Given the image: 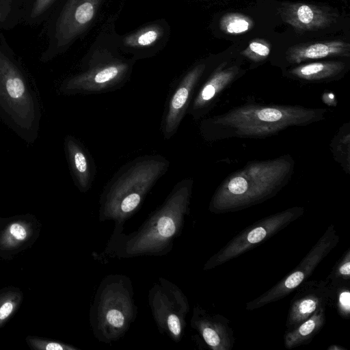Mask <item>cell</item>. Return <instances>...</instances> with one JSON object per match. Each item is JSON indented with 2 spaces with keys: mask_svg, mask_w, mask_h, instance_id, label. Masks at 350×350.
Returning <instances> with one entry per match:
<instances>
[{
  "mask_svg": "<svg viewBox=\"0 0 350 350\" xmlns=\"http://www.w3.org/2000/svg\"><path fill=\"white\" fill-rule=\"evenodd\" d=\"M193 185L190 178L178 182L136 231L126 234L123 228H115L107 252L118 258L163 256L170 253L189 214Z\"/></svg>",
  "mask_w": 350,
  "mask_h": 350,
  "instance_id": "obj_1",
  "label": "cell"
},
{
  "mask_svg": "<svg viewBox=\"0 0 350 350\" xmlns=\"http://www.w3.org/2000/svg\"><path fill=\"white\" fill-rule=\"evenodd\" d=\"M327 112L325 108L301 105L248 103L220 115L203 118L199 129L207 142L232 137L263 139L289 127L321 121Z\"/></svg>",
  "mask_w": 350,
  "mask_h": 350,
  "instance_id": "obj_2",
  "label": "cell"
},
{
  "mask_svg": "<svg viewBox=\"0 0 350 350\" xmlns=\"http://www.w3.org/2000/svg\"><path fill=\"white\" fill-rule=\"evenodd\" d=\"M120 11L109 17L81 59L79 70L64 79L63 95L97 94L122 88L131 77L136 61L122 53L114 38Z\"/></svg>",
  "mask_w": 350,
  "mask_h": 350,
  "instance_id": "obj_3",
  "label": "cell"
},
{
  "mask_svg": "<svg viewBox=\"0 0 350 350\" xmlns=\"http://www.w3.org/2000/svg\"><path fill=\"white\" fill-rule=\"evenodd\" d=\"M295 164L289 154L248 162L217 187L210 200L209 211L215 214L235 212L272 198L291 179Z\"/></svg>",
  "mask_w": 350,
  "mask_h": 350,
  "instance_id": "obj_4",
  "label": "cell"
},
{
  "mask_svg": "<svg viewBox=\"0 0 350 350\" xmlns=\"http://www.w3.org/2000/svg\"><path fill=\"white\" fill-rule=\"evenodd\" d=\"M169 166L170 161L160 154L139 156L121 166L100 195L99 220L113 221L116 228H123Z\"/></svg>",
  "mask_w": 350,
  "mask_h": 350,
  "instance_id": "obj_5",
  "label": "cell"
},
{
  "mask_svg": "<svg viewBox=\"0 0 350 350\" xmlns=\"http://www.w3.org/2000/svg\"><path fill=\"white\" fill-rule=\"evenodd\" d=\"M42 107L36 88L22 68L0 51V120L21 139L39 136Z\"/></svg>",
  "mask_w": 350,
  "mask_h": 350,
  "instance_id": "obj_6",
  "label": "cell"
},
{
  "mask_svg": "<svg viewBox=\"0 0 350 350\" xmlns=\"http://www.w3.org/2000/svg\"><path fill=\"white\" fill-rule=\"evenodd\" d=\"M137 314L131 279L111 273L100 281L90 306L89 319L92 333L99 342L111 344L127 333Z\"/></svg>",
  "mask_w": 350,
  "mask_h": 350,
  "instance_id": "obj_7",
  "label": "cell"
},
{
  "mask_svg": "<svg viewBox=\"0 0 350 350\" xmlns=\"http://www.w3.org/2000/svg\"><path fill=\"white\" fill-rule=\"evenodd\" d=\"M304 211L305 209L302 206H293L253 223L211 256L205 262L203 270L214 269L268 240L299 218Z\"/></svg>",
  "mask_w": 350,
  "mask_h": 350,
  "instance_id": "obj_8",
  "label": "cell"
},
{
  "mask_svg": "<svg viewBox=\"0 0 350 350\" xmlns=\"http://www.w3.org/2000/svg\"><path fill=\"white\" fill-rule=\"evenodd\" d=\"M148 305L159 332L175 342H180L185 334L189 300L176 284L159 278L148 291Z\"/></svg>",
  "mask_w": 350,
  "mask_h": 350,
  "instance_id": "obj_9",
  "label": "cell"
},
{
  "mask_svg": "<svg viewBox=\"0 0 350 350\" xmlns=\"http://www.w3.org/2000/svg\"><path fill=\"white\" fill-rule=\"evenodd\" d=\"M338 242L339 236L334 226L331 224L295 268L271 288L247 303L245 309L254 310L286 297L308 280Z\"/></svg>",
  "mask_w": 350,
  "mask_h": 350,
  "instance_id": "obj_10",
  "label": "cell"
},
{
  "mask_svg": "<svg viewBox=\"0 0 350 350\" xmlns=\"http://www.w3.org/2000/svg\"><path fill=\"white\" fill-rule=\"evenodd\" d=\"M109 0H64L56 18L51 57L65 52L96 24Z\"/></svg>",
  "mask_w": 350,
  "mask_h": 350,
  "instance_id": "obj_11",
  "label": "cell"
},
{
  "mask_svg": "<svg viewBox=\"0 0 350 350\" xmlns=\"http://www.w3.org/2000/svg\"><path fill=\"white\" fill-rule=\"evenodd\" d=\"M207 67L204 61L195 64L171 86L161 122L165 139H170L176 133Z\"/></svg>",
  "mask_w": 350,
  "mask_h": 350,
  "instance_id": "obj_12",
  "label": "cell"
},
{
  "mask_svg": "<svg viewBox=\"0 0 350 350\" xmlns=\"http://www.w3.org/2000/svg\"><path fill=\"white\" fill-rule=\"evenodd\" d=\"M170 36V27L164 18L148 22L123 35L114 31L120 51L136 62L158 54L166 46Z\"/></svg>",
  "mask_w": 350,
  "mask_h": 350,
  "instance_id": "obj_13",
  "label": "cell"
},
{
  "mask_svg": "<svg viewBox=\"0 0 350 350\" xmlns=\"http://www.w3.org/2000/svg\"><path fill=\"white\" fill-rule=\"evenodd\" d=\"M208 67L195 91L187 111L195 120L206 116L224 90L243 73L239 66L228 64L227 62L221 64L209 73Z\"/></svg>",
  "mask_w": 350,
  "mask_h": 350,
  "instance_id": "obj_14",
  "label": "cell"
},
{
  "mask_svg": "<svg viewBox=\"0 0 350 350\" xmlns=\"http://www.w3.org/2000/svg\"><path fill=\"white\" fill-rule=\"evenodd\" d=\"M295 290L288 311L286 329L295 327L320 308L332 305L333 287L327 279L306 280Z\"/></svg>",
  "mask_w": 350,
  "mask_h": 350,
  "instance_id": "obj_15",
  "label": "cell"
},
{
  "mask_svg": "<svg viewBox=\"0 0 350 350\" xmlns=\"http://www.w3.org/2000/svg\"><path fill=\"white\" fill-rule=\"evenodd\" d=\"M230 323L223 315L211 313L199 305L193 307L190 320L191 327L212 350H231L233 348L236 339Z\"/></svg>",
  "mask_w": 350,
  "mask_h": 350,
  "instance_id": "obj_16",
  "label": "cell"
},
{
  "mask_svg": "<svg viewBox=\"0 0 350 350\" xmlns=\"http://www.w3.org/2000/svg\"><path fill=\"white\" fill-rule=\"evenodd\" d=\"M64 148L75 186L81 192H88L92 187L96 174L93 157L84 144L71 135L65 137Z\"/></svg>",
  "mask_w": 350,
  "mask_h": 350,
  "instance_id": "obj_17",
  "label": "cell"
},
{
  "mask_svg": "<svg viewBox=\"0 0 350 350\" xmlns=\"http://www.w3.org/2000/svg\"><path fill=\"white\" fill-rule=\"evenodd\" d=\"M283 20L297 29L314 30L329 26L336 16L323 8L304 3H291L281 11Z\"/></svg>",
  "mask_w": 350,
  "mask_h": 350,
  "instance_id": "obj_18",
  "label": "cell"
},
{
  "mask_svg": "<svg viewBox=\"0 0 350 350\" xmlns=\"http://www.w3.org/2000/svg\"><path fill=\"white\" fill-rule=\"evenodd\" d=\"M346 69L347 65L342 62H317L295 66L285 74L289 78L301 82L322 83L340 79Z\"/></svg>",
  "mask_w": 350,
  "mask_h": 350,
  "instance_id": "obj_19",
  "label": "cell"
},
{
  "mask_svg": "<svg viewBox=\"0 0 350 350\" xmlns=\"http://www.w3.org/2000/svg\"><path fill=\"white\" fill-rule=\"evenodd\" d=\"M334 56L349 57V44L338 40L300 44L289 48L285 59L289 65H295L308 60Z\"/></svg>",
  "mask_w": 350,
  "mask_h": 350,
  "instance_id": "obj_20",
  "label": "cell"
},
{
  "mask_svg": "<svg viewBox=\"0 0 350 350\" xmlns=\"http://www.w3.org/2000/svg\"><path fill=\"white\" fill-rule=\"evenodd\" d=\"M325 308H321L295 327L286 329L284 345L287 349L307 345L321 330L325 323Z\"/></svg>",
  "mask_w": 350,
  "mask_h": 350,
  "instance_id": "obj_21",
  "label": "cell"
},
{
  "mask_svg": "<svg viewBox=\"0 0 350 350\" xmlns=\"http://www.w3.org/2000/svg\"><path fill=\"white\" fill-rule=\"evenodd\" d=\"M333 157L344 170L350 172V124H344L335 135L330 144Z\"/></svg>",
  "mask_w": 350,
  "mask_h": 350,
  "instance_id": "obj_22",
  "label": "cell"
},
{
  "mask_svg": "<svg viewBox=\"0 0 350 350\" xmlns=\"http://www.w3.org/2000/svg\"><path fill=\"white\" fill-rule=\"evenodd\" d=\"M31 232L30 226L18 221L10 224L3 232L0 237V246L3 249H12L25 241Z\"/></svg>",
  "mask_w": 350,
  "mask_h": 350,
  "instance_id": "obj_23",
  "label": "cell"
},
{
  "mask_svg": "<svg viewBox=\"0 0 350 350\" xmlns=\"http://www.w3.org/2000/svg\"><path fill=\"white\" fill-rule=\"evenodd\" d=\"M332 286L333 287L332 306L336 309L342 319H349L350 318L349 282H340Z\"/></svg>",
  "mask_w": 350,
  "mask_h": 350,
  "instance_id": "obj_24",
  "label": "cell"
},
{
  "mask_svg": "<svg viewBox=\"0 0 350 350\" xmlns=\"http://www.w3.org/2000/svg\"><path fill=\"white\" fill-rule=\"evenodd\" d=\"M252 27V21L240 14H228L220 21L221 29L230 34H239L247 31Z\"/></svg>",
  "mask_w": 350,
  "mask_h": 350,
  "instance_id": "obj_25",
  "label": "cell"
},
{
  "mask_svg": "<svg viewBox=\"0 0 350 350\" xmlns=\"http://www.w3.org/2000/svg\"><path fill=\"white\" fill-rule=\"evenodd\" d=\"M23 295L19 291H8L0 295V327L18 308Z\"/></svg>",
  "mask_w": 350,
  "mask_h": 350,
  "instance_id": "obj_26",
  "label": "cell"
},
{
  "mask_svg": "<svg viewBox=\"0 0 350 350\" xmlns=\"http://www.w3.org/2000/svg\"><path fill=\"white\" fill-rule=\"evenodd\" d=\"M326 279L328 280L332 284L340 282H349L350 247L343 253Z\"/></svg>",
  "mask_w": 350,
  "mask_h": 350,
  "instance_id": "obj_27",
  "label": "cell"
},
{
  "mask_svg": "<svg viewBox=\"0 0 350 350\" xmlns=\"http://www.w3.org/2000/svg\"><path fill=\"white\" fill-rule=\"evenodd\" d=\"M270 48L261 40H254L242 52V54L254 62L265 60L269 55Z\"/></svg>",
  "mask_w": 350,
  "mask_h": 350,
  "instance_id": "obj_28",
  "label": "cell"
},
{
  "mask_svg": "<svg viewBox=\"0 0 350 350\" xmlns=\"http://www.w3.org/2000/svg\"><path fill=\"white\" fill-rule=\"evenodd\" d=\"M27 342L32 348L39 350H77L72 345L56 341L43 340L37 338H27Z\"/></svg>",
  "mask_w": 350,
  "mask_h": 350,
  "instance_id": "obj_29",
  "label": "cell"
},
{
  "mask_svg": "<svg viewBox=\"0 0 350 350\" xmlns=\"http://www.w3.org/2000/svg\"><path fill=\"white\" fill-rule=\"evenodd\" d=\"M56 0H36L31 11L30 16L36 18L40 16L47 10Z\"/></svg>",
  "mask_w": 350,
  "mask_h": 350,
  "instance_id": "obj_30",
  "label": "cell"
},
{
  "mask_svg": "<svg viewBox=\"0 0 350 350\" xmlns=\"http://www.w3.org/2000/svg\"><path fill=\"white\" fill-rule=\"evenodd\" d=\"M321 98L323 102L328 106L336 107L337 100L335 95L332 92H325L322 94Z\"/></svg>",
  "mask_w": 350,
  "mask_h": 350,
  "instance_id": "obj_31",
  "label": "cell"
},
{
  "mask_svg": "<svg viewBox=\"0 0 350 350\" xmlns=\"http://www.w3.org/2000/svg\"><path fill=\"white\" fill-rule=\"evenodd\" d=\"M327 350H347L345 347L338 345H331Z\"/></svg>",
  "mask_w": 350,
  "mask_h": 350,
  "instance_id": "obj_32",
  "label": "cell"
},
{
  "mask_svg": "<svg viewBox=\"0 0 350 350\" xmlns=\"http://www.w3.org/2000/svg\"><path fill=\"white\" fill-rule=\"evenodd\" d=\"M1 17H2V14H1V12L0 11V20H1Z\"/></svg>",
  "mask_w": 350,
  "mask_h": 350,
  "instance_id": "obj_33",
  "label": "cell"
}]
</instances>
